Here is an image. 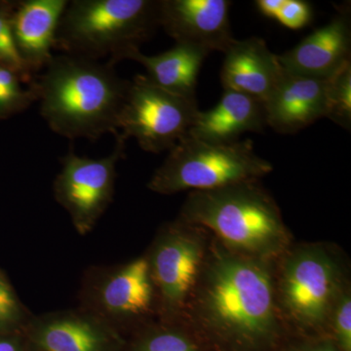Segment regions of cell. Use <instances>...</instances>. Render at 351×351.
Masks as SVG:
<instances>
[{"instance_id": "cell-1", "label": "cell", "mask_w": 351, "mask_h": 351, "mask_svg": "<svg viewBox=\"0 0 351 351\" xmlns=\"http://www.w3.org/2000/svg\"><path fill=\"white\" fill-rule=\"evenodd\" d=\"M269 261L245 257L219 242L206 255L193 294L195 318L210 331L242 345H256L277 329Z\"/></svg>"}, {"instance_id": "cell-2", "label": "cell", "mask_w": 351, "mask_h": 351, "mask_svg": "<svg viewBox=\"0 0 351 351\" xmlns=\"http://www.w3.org/2000/svg\"><path fill=\"white\" fill-rule=\"evenodd\" d=\"M32 85L41 117L58 135L96 141L105 134H119L130 82L120 77L110 61L53 55Z\"/></svg>"}, {"instance_id": "cell-3", "label": "cell", "mask_w": 351, "mask_h": 351, "mask_svg": "<svg viewBox=\"0 0 351 351\" xmlns=\"http://www.w3.org/2000/svg\"><path fill=\"white\" fill-rule=\"evenodd\" d=\"M258 182L191 191L180 221L213 233L221 246L245 257L269 261L281 255L290 233L276 201Z\"/></svg>"}, {"instance_id": "cell-4", "label": "cell", "mask_w": 351, "mask_h": 351, "mask_svg": "<svg viewBox=\"0 0 351 351\" xmlns=\"http://www.w3.org/2000/svg\"><path fill=\"white\" fill-rule=\"evenodd\" d=\"M159 27V0H73L58 25L63 54L119 63L140 50Z\"/></svg>"}, {"instance_id": "cell-5", "label": "cell", "mask_w": 351, "mask_h": 351, "mask_svg": "<svg viewBox=\"0 0 351 351\" xmlns=\"http://www.w3.org/2000/svg\"><path fill=\"white\" fill-rule=\"evenodd\" d=\"M274 170L258 156L250 140L214 144L186 135L169 152L147 188L159 195L210 191L258 181Z\"/></svg>"}, {"instance_id": "cell-6", "label": "cell", "mask_w": 351, "mask_h": 351, "mask_svg": "<svg viewBox=\"0 0 351 351\" xmlns=\"http://www.w3.org/2000/svg\"><path fill=\"white\" fill-rule=\"evenodd\" d=\"M198 112L195 99L172 93L145 75H137L129 85L117 130L125 140L135 138L145 152H170L188 135Z\"/></svg>"}, {"instance_id": "cell-7", "label": "cell", "mask_w": 351, "mask_h": 351, "mask_svg": "<svg viewBox=\"0 0 351 351\" xmlns=\"http://www.w3.org/2000/svg\"><path fill=\"white\" fill-rule=\"evenodd\" d=\"M341 293V267L324 247H301L284 261L281 302L298 324L307 328L326 324Z\"/></svg>"}, {"instance_id": "cell-8", "label": "cell", "mask_w": 351, "mask_h": 351, "mask_svg": "<svg viewBox=\"0 0 351 351\" xmlns=\"http://www.w3.org/2000/svg\"><path fill=\"white\" fill-rule=\"evenodd\" d=\"M126 141L117 134L112 154L103 158L78 156L69 151L61 159L62 170L54 182L55 197L68 211L80 234L91 232L112 202L117 166L125 156Z\"/></svg>"}, {"instance_id": "cell-9", "label": "cell", "mask_w": 351, "mask_h": 351, "mask_svg": "<svg viewBox=\"0 0 351 351\" xmlns=\"http://www.w3.org/2000/svg\"><path fill=\"white\" fill-rule=\"evenodd\" d=\"M199 228L182 223L161 232L149 258L152 279L168 311H177L193 294L207 250Z\"/></svg>"}, {"instance_id": "cell-10", "label": "cell", "mask_w": 351, "mask_h": 351, "mask_svg": "<svg viewBox=\"0 0 351 351\" xmlns=\"http://www.w3.org/2000/svg\"><path fill=\"white\" fill-rule=\"evenodd\" d=\"M228 0H159V27L176 43L225 53L235 38Z\"/></svg>"}, {"instance_id": "cell-11", "label": "cell", "mask_w": 351, "mask_h": 351, "mask_svg": "<svg viewBox=\"0 0 351 351\" xmlns=\"http://www.w3.org/2000/svg\"><path fill=\"white\" fill-rule=\"evenodd\" d=\"M350 55V8L343 5L328 24L278 58L286 73L325 80L351 62Z\"/></svg>"}, {"instance_id": "cell-12", "label": "cell", "mask_w": 351, "mask_h": 351, "mask_svg": "<svg viewBox=\"0 0 351 351\" xmlns=\"http://www.w3.org/2000/svg\"><path fill=\"white\" fill-rule=\"evenodd\" d=\"M223 55L221 71L223 90L248 95L265 103L284 75L278 55L257 36L235 39Z\"/></svg>"}, {"instance_id": "cell-13", "label": "cell", "mask_w": 351, "mask_h": 351, "mask_svg": "<svg viewBox=\"0 0 351 351\" xmlns=\"http://www.w3.org/2000/svg\"><path fill=\"white\" fill-rule=\"evenodd\" d=\"M327 80L284 75L263 103L267 125L277 133L295 134L325 117Z\"/></svg>"}, {"instance_id": "cell-14", "label": "cell", "mask_w": 351, "mask_h": 351, "mask_svg": "<svg viewBox=\"0 0 351 351\" xmlns=\"http://www.w3.org/2000/svg\"><path fill=\"white\" fill-rule=\"evenodd\" d=\"M66 0L16 1L11 25L16 47L25 68L34 77L53 57L60 20L68 5Z\"/></svg>"}, {"instance_id": "cell-15", "label": "cell", "mask_w": 351, "mask_h": 351, "mask_svg": "<svg viewBox=\"0 0 351 351\" xmlns=\"http://www.w3.org/2000/svg\"><path fill=\"white\" fill-rule=\"evenodd\" d=\"M29 332L43 351H117L120 345L110 325L87 313L51 314L36 321Z\"/></svg>"}, {"instance_id": "cell-16", "label": "cell", "mask_w": 351, "mask_h": 351, "mask_svg": "<svg viewBox=\"0 0 351 351\" xmlns=\"http://www.w3.org/2000/svg\"><path fill=\"white\" fill-rule=\"evenodd\" d=\"M262 101L239 92L223 90L219 103L196 114L188 135L214 144H230L248 132L261 133L267 127Z\"/></svg>"}, {"instance_id": "cell-17", "label": "cell", "mask_w": 351, "mask_h": 351, "mask_svg": "<svg viewBox=\"0 0 351 351\" xmlns=\"http://www.w3.org/2000/svg\"><path fill=\"white\" fill-rule=\"evenodd\" d=\"M210 53L196 46L176 43L174 47L154 56L134 51L126 60L144 66L149 80L164 90L195 99L198 76Z\"/></svg>"}, {"instance_id": "cell-18", "label": "cell", "mask_w": 351, "mask_h": 351, "mask_svg": "<svg viewBox=\"0 0 351 351\" xmlns=\"http://www.w3.org/2000/svg\"><path fill=\"white\" fill-rule=\"evenodd\" d=\"M154 286L149 258H136L115 271L103 284L101 304L112 315H142L151 308Z\"/></svg>"}, {"instance_id": "cell-19", "label": "cell", "mask_w": 351, "mask_h": 351, "mask_svg": "<svg viewBox=\"0 0 351 351\" xmlns=\"http://www.w3.org/2000/svg\"><path fill=\"white\" fill-rule=\"evenodd\" d=\"M325 117L341 128L350 131L351 62L327 80Z\"/></svg>"}, {"instance_id": "cell-20", "label": "cell", "mask_w": 351, "mask_h": 351, "mask_svg": "<svg viewBox=\"0 0 351 351\" xmlns=\"http://www.w3.org/2000/svg\"><path fill=\"white\" fill-rule=\"evenodd\" d=\"M23 84L24 80L15 71L0 64V120L24 112L38 101L32 83L27 88Z\"/></svg>"}, {"instance_id": "cell-21", "label": "cell", "mask_w": 351, "mask_h": 351, "mask_svg": "<svg viewBox=\"0 0 351 351\" xmlns=\"http://www.w3.org/2000/svg\"><path fill=\"white\" fill-rule=\"evenodd\" d=\"M15 3L0 1V64L15 71L25 84L31 85L34 77L25 68L14 40L11 17Z\"/></svg>"}, {"instance_id": "cell-22", "label": "cell", "mask_w": 351, "mask_h": 351, "mask_svg": "<svg viewBox=\"0 0 351 351\" xmlns=\"http://www.w3.org/2000/svg\"><path fill=\"white\" fill-rule=\"evenodd\" d=\"M24 319V311L5 274L0 270V332H15Z\"/></svg>"}, {"instance_id": "cell-23", "label": "cell", "mask_w": 351, "mask_h": 351, "mask_svg": "<svg viewBox=\"0 0 351 351\" xmlns=\"http://www.w3.org/2000/svg\"><path fill=\"white\" fill-rule=\"evenodd\" d=\"M135 351H199V348L182 332L159 330L143 339Z\"/></svg>"}, {"instance_id": "cell-24", "label": "cell", "mask_w": 351, "mask_h": 351, "mask_svg": "<svg viewBox=\"0 0 351 351\" xmlns=\"http://www.w3.org/2000/svg\"><path fill=\"white\" fill-rule=\"evenodd\" d=\"M335 334L343 351H351V298L348 292L341 293L332 308L331 317Z\"/></svg>"}, {"instance_id": "cell-25", "label": "cell", "mask_w": 351, "mask_h": 351, "mask_svg": "<svg viewBox=\"0 0 351 351\" xmlns=\"http://www.w3.org/2000/svg\"><path fill=\"white\" fill-rule=\"evenodd\" d=\"M313 7L304 0H284L276 21L293 31H299L311 24L313 21Z\"/></svg>"}, {"instance_id": "cell-26", "label": "cell", "mask_w": 351, "mask_h": 351, "mask_svg": "<svg viewBox=\"0 0 351 351\" xmlns=\"http://www.w3.org/2000/svg\"><path fill=\"white\" fill-rule=\"evenodd\" d=\"M258 12L270 20H276L284 0H257L255 2Z\"/></svg>"}, {"instance_id": "cell-27", "label": "cell", "mask_w": 351, "mask_h": 351, "mask_svg": "<svg viewBox=\"0 0 351 351\" xmlns=\"http://www.w3.org/2000/svg\"><path fill=\"white\" fill-rule=\"evenodd\" d=\"M0 351H25L22 339L15 332H0Z\"/></svg>"}, {"instance_id": "cell-28", "label": "cell", "mask_w": 351, "mask_h": 351, "mask_svg": "<svg viewBox=\"0 0 351 351\" xmlns=\"http://www.w3.org/2000/svg\"><path fill=\"white\" fill-rule=\"evenodd\" d=\"M301 351H339L338 348L330 341H321L319 343L307 346Z\"/></svg>"}]
</instances>
